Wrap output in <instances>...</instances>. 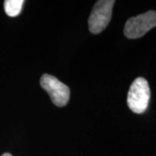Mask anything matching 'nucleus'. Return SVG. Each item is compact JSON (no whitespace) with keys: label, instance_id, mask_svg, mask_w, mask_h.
I'll return each instance as SVG.
<instances>
[{"label":"nucleus","instance_id":"obj_1","mask_svg":"<svg viewBox=\"0 0 156 156\" xmlns=\"http://www.w3.org/2000/svg\"><path fill=\"white\" fill-rule=\"evenodd\" d=\"M150 94L147 81L143 77L136 78L128 90V108L135 114H143L148 108Z\"/></svg>","mask_w":156,"mask_h":156},{"label":"nucleus","instance_id":"obj_2","mask_svg":"<svg viewBox=\"0 0 156 156\" xmlns=\"http://www.w3.org/2000/svg\"><path fill=\"white\" fill-rule=\"evenodd\" d=\"M114 0H100L95 3L89 18V31L99 34L105 30L111 20Z\"/></svg>","mask_w":156,"mask_h":156},{"label":"nucleus","instance_id":"obj_3","mask_svg":"<svg viewBox=\"0 0 156 156\" xmlns=\"http://www.w3.org/2000/svg\"><path fill=\"white\" fill-rule=\"evenodd\" d=\"M155 26L156 11H149L129 18L125 24L124 34L128 38H139Z\"/></svg>","mask_w":156,"mask_h":156},{"label":"nucleus","instance_id":"obj_4","mask_svg":"<svg viewBox=\"0 0 156 156\" xmlns=\"http://www.w3.org/2000/svg\"><path fill=\"white\" fill-rule=\"evenodd\" d=\"M40 84L49 94L50 99L56 106L63 107L67 104L70 95V91L67 85L49 74H44L41 77Z\"/></svg>","mask_w":156,"mask_h":156},{"label":"nucleus","instance_id":"obj_5","mask_svg":"<svg viewBox=\"0 0 156 156\" xmlns=\"http://www.w3.org/2000/svg\"><path fill=\"white\" fill-rule=\"evenodd\" d=\"M23 3V0H6L4 4L5 13L9 17H17L22 11Z\"/></svg>","mask_w":156,"mask_h":156},{"label":"nucleus","instance_id":"obj_6","mask_svg":"<svg viewBox=\"0 0 156 156\" xmlns=\"http://www.w3.org/2000/svg\"><path fill=\"white\" fill-rule=\"evenodd\" d=\"M1 156H12L11 154H9V153H5L4 154H2Z\"/></svg>","mask_w":156,"mask_h":156}]
</instances>
